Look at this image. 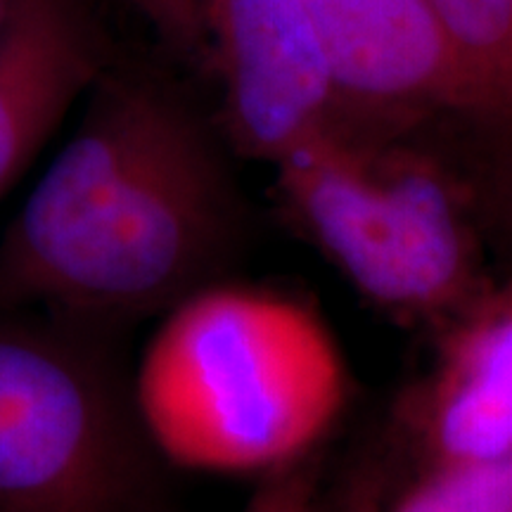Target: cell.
Segmentation results:
<instances>
[{"label": "cell", "instance_id": "cell-2", "mask_svg": "<svg viewBox=\"0 0 512 512\" xmlns=\"http://www.w3.org/2000/svg\"><path fill=\"white\" fill-rule=\"evenodd\" d=\"M347 389L342 351L316 311L219 280L164 313L131 380L159 458L261 477L313 456Z\"/></svg>", "mask_w": 512, "mask_h": 512}, {"label": "cell", "instance_id": "cell-11", "mask_svg": "<svg viewBox=\"0 0 512 512\" xmlns=\"http://www.w3.org/2000/svg\"><path fill=\"white\" fill-rule=\"evenodd\" d=\"M121 3L152 31L166 53L188 64L209 67L202 0H121Z\"/></svg>", "mask_w": 512, "mask_h": 512}, {"label": "cell", "instance_id": "cell-6", "mask_svg": "<svg viewBox=\"0 0 512 512\" xmlns=\"http://www.w3.org/2000/svg\"><path fill=\"white\" fill-rule=\"evenodd\" d=\"M323 38L344 128L411 133L456 119L496 133L489 105L427 0H304Z\"/></svg>", "mask_w": 512, "mask_h": 512}, {"label": "cell", "instance_id": "cell-13", "mask_svg": "<svg viewBox=\"0 0 512 512\" xmlns=\"http://www.w3.org/2000/svg\"><path fill=\"white\" fill-rule=\"evenodd\" d=\"M242 512H320L318 472L311 456L261 477Z\"/></svg>", "mask_w": 512, "mask_h": 512}, {"label": "cell", "instance_id": "cell-10", "mask_svg": "<svg viewBox=\"0 0 512 512\" xmlns=\"http://www.w3.org/2000/svg\"><path fill=\"white\" fill-rule=\"evenodd\" d=\"M389 512H512V456L496 463L425 467Z\"/></svg>", "mask_w": 512, "mask_h": 512}, {"label": "cell", "instance_id": "cell-1", "mask_svg": "<svg viewBox=\"0 0 512 512\" xmlns=\"http://www.w3.org/2000/svg\"><path fill=\"white\" fill-rule=\"evenodd\" d=\"M86 100L0 240V313L110 335L216 283L240 202L207 124L166 76L112 60Z\"/></svg>", "mask_w": 512, "mask_h": 512}, {"label": "cell", "instance_id": "cell-12", "mask_svg": "<svg viewBox=\"0 0 512 512\" xmlns=\"http://www.w3.org/2000/svg\"><path fill=\"white\" fill-rule=\"evenodd\" d=\"M486 147L479 159L475 181L477 214L512 247V133H484Z\"/></svg>", "mask_w": 512, "mask_h": 512}, {"label": "cell", "instance_id": "cell-3", "mask_svg": "<svg viewBox=\"0 0 512 512\" xmlns=\"http://www.w3.org/2000/svg\"><path fill=\"white\" fill-rule=\"evenodd\" d=\"M406 136L335 128L280 159L275 183L292 226L363 297L441 325L486 285L475 195Z\"/></svg>", "mask_w": 512, "mask_h": 512}, {"label": "cell", "instance_id": "cell-5", "mask_svg": "<svg viewBox=\"0 0 512 512\" xmlns=\"http://www.w3.org/2000/svg\"><path fill=\"white\" fill-rule=\"evenodd\" d=\"M221 121L242 157L278 164L344 128L323 38L304 0H202Z\"/></svg>", "mask_w": 512, "mask_h": 512}, {"label": "cell", "instance_id": "cell-7", "mask_svg": "<svg viewBox=\"0 0 512 512\" xmlns=\"http://www.w3.org/2000/svg\"><path fill=\"white\" fill-rule=\"evenodd\" d=\"M430 373L408 403L425 467L512 456V280L486 283L441 323Z\"/></svg>", "mask_w": 512, "mask_h": 512}, {"label": "cell", "instance_id": "cell-8", "mask_svg": "<svg viewBox=\"0 0 512 512\" xmlns=\"http://www.w3.org/2000/svg\"><path fill=\"white\" fill-rule=\"evenodd\" d=\"M112 60L88 0H12L0 29V195Z\"/></svg>", "mask_w": 512, "mask_h": 512}, {"label": "cell", "instance_id": "cell-4", "mask_svg": "<svg viewBox=\"0 0 512 512\" xmlns=\"http://www.w3.org/2000/svg\"><path fill=\"white\" fill-rule=\"evenodd\" d=\"M110 335L0 313V512H164Z\"/></svg>", "mask_w": 512, "mask_h": 512}, {"label": "cell", "instance_id": "cell-9", "mask_svg": "<svg viewBox=\"0 0 512 512\" xmlns=\"http://www.w3.org/2000/svg\"><path fill=\"white\" fill-rule=\"evenodd\" d=\"M427 3L482 91L496 133H512V0Z\"/></svg>", "mask_w": 512, "mask_h": 512}, {"label": "cell", "instance_id": "cell-14", "mask_svg": "<svg viewBox=\"0 0 512 512\" xmlns=\"http://www.w3.org/2000/svg\"><path fill=\"white\" fill-rule=\"evenodd\" d=\"M10 8H12V0H0V29H3L5 19L10 15Z\"/></svg>", "mask_w": 512, "mask_h": 512}]
</instances>
